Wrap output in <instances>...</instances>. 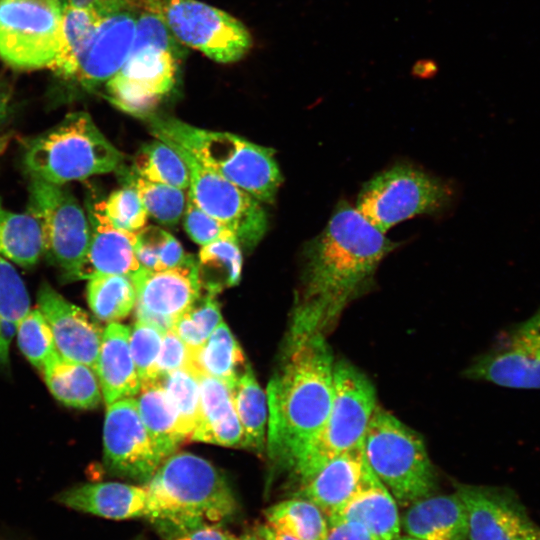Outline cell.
Returning a JSON list of instances; mask_svg holds the SVG:
<instances>
[{
  "mask_svg": "<svg viewBox=\"0 0 540 540\" xmlns=\"http://www.w3.org/2000/svg\"><path fill=\"white\" fill-rule=\"evenodd\" d=\"M398 245L341 200L325 228L302 249L301 288L290 338L325 335Z\"/></svg>",
  "mask_w": 540,
  "mask_h": 540,
  "instance_id": "6da1fadb",
  "label": "cell"
},
{
  "mask_svg": "<svg viewBox=\"0 0 540 540\" xmlns=\"http://www.w3.org/2000/svg\"><path fill=\"white\" fill-rule=\"evenodd\" d=\"M281 372L268 385L267 451L291 473L330 411L335 361L324 334L290 338Z\"/></svg>",
  "mask_w": 540,
  "mask_h": 540,
  "instance_id": "7a4b0ae2",
  "label": "cell"
},
{
  "mask_svg": "<svg viewBox=\"0 0 540 540\" xmlns=\"http://www.w3.org/2000/svg\"><path fill=\"white\" fill-rule=\"evenodd\" d=\"M161 0H151L140 12L127 59L104 85L105 97L123 112L143 118L176 90L186 56L168 29Z\"/></svg>",
  "mask_w": 540,
  "mask_h": 540,
  "instance_id": "3957f363",
  "label": "cell"
},
{
  "mask_svg": "<svg viewBox=\"0 0 540 540\" xmlns=\"http://www.w3.org/2000/svg\"><path fill=\"white\" fill-rule=\"evenodd\" d=\"M143 486L149 495L151 521L166 532L203 523L222 524L238 511L224 474L193 453H173Z\"/></svg>",
  "mask_w": 540,
  "mask_h": 540,
  "instance_id": "277c9868",
  "label": "cell"
},
{
  "mask_svg": "<svg viewBox=\"0 0 540 540\" xmlns=\"http://www.w3.org/2000/svg\"><path fill=\"white\" fill-rule=\"evenodd\" d=\"M152 134L189 152L205 168L243 189L261 203H272L282 174L271 148L229 132L196 127L175 117L143 118Z\"/></svg>",
  "mask_w": 540,
  "mask_h": 540,
  "instance_id": "5b68a950",
  "label": "cell"
},
{
  "mask_svg": "<svg viewBox=\"0 0 540 540\" xmlns=\"http://www.w3.org/2000/svg\"><path fill=\"white\" fill-rule=\"evenodd\" d=\"M123 161V154L83 111L68 114L33 139L24 154L31 177L58 185L119 171Z\"/></svg>",
  "mask_w": 540,
  "mask_h": 540,
  "instance_id": "8992f818",
  "label": "cell"
},
{
  "mask_svg": "<svg viewBox=\"0 0 540 540\" xmlns=\"http://www.w3.org/2000/svg\"><path fill=\"white\" fill-rule=\"evenodd\" d=\"M371 471L398 504L406 506L431 495L436 474L421 436L377 406L363 441Z\"/></svg>",
  "mask_w": 540,
  "mask_h": 540,
  "instance_id": "52a82bcc",
  "label": "cell"
},
{
  "mask_svg": "<svg viewBox=\"0 0 540 540\" xmlns=\"http://www.w3.org/2000/svg\"><path fill=\"white\" fill-rule=\"evenodd\" d=\"M377 406L369 378L349 362L335 361L330 411L292 472L300 484L335 457L363 444Z\"/></svg>",
  "mask_w": 540,
  "mask_h": 540,
  "instance_id": "ba28073f",
  "label": "cell"
},
{
  "mask_svg": "<svg viewBox=\"0 0 540 540\" xmlns=\"http://www.w3.org/2000/svg\"><path fill=\"white\" fill-rule=\"evenodd\" d=\"M453 190L442 179L409 164L386 169L361 188L356 209L379 231L399 222L447 208Z\"/></svg>",
  "mask_w": 540,
  "mask_h": 540,
  "instance_id": "9c48e42d",
  "label": "cell"
},
{
  "mask_svg": "<svg viewBox=\"0 0 540 540\" xmlns=\"http://www.w3.org/2000/svg\"><path fill=\"white\" fill-rule=\"evenodd\" d=\"M63 47L59 0H0V59L17 70L56 68Z\"/></svg>",
  "mask_w": 540,
  "mask_h": 540,
  "instance_id": "30bf717a",
  "label": "cell"
},
{
  "mask_svg": "<svg viewBox=\"0 0 540 540\" xmlns=\"http://www.w3.org/2000/svg\"><path fill=\"white\" fill-rule=\"evenodd\" d=\"M27 212L39 225L43 253L66 279L76 280L88 248L90 225L75 196L64 185L31 177Z\"/></svg>",
  "mask_w": 540,
  "mask_h": 540,
  "instance_id": "8fae6325",
  "label": "cell"
},
{
  "mask_svg": "<svg viewBox=\"0 0 540 540\" xmlns=\"http://www.w3.org/2000/svg\"><path fill=\"white\" fill-rule=\"evenodd\" d=\"M160 11L176 40L217 63L237 62L252 47V36L242 22L202 1L161 0Z\"/></svg>",
  "mask_w": 540,
  "mask_h": 540,
  "instance_id": "7c38bea8",
  "label": "cell"
},
{
  "mask_svg": "<svg viewBox=\"0 0 540 540\" xmlns=\"http://www.w3.org/2000/svg\"><path fill=\"white\" fill-rule=\"evenodd\" d=\"M173 147L186 162L190 184L188 195L208 215L227 226L236 236L241 249L253 250L268 229V216L255 197L205 168L189 152Z\"/></svg>",
  "mask_w": 540,
  "mask_h": 540,
  "instance_id": "4fadbf2b",
  "label": "cell"
},
{
  "mask_svg": "<svg viewBox=\"0 0 540 540\" xmlns=\"http://www.w3.org/2000/svg\"><path fill=\"white\" fill-rule=\"evenodd\" d=\"M471 380L520 390L540 389V306L506 327L464 371Z\"/></svg>",
  "mask_w": 540,
  "mask_h": 540,
  "instance_id": "5bb4252c",
  "label": "cell"
},
{
  "mask_svg": "<svg viewBox=\"0 0 540 540\" xmlns=\"http://www.w3.org/2000/svg\"><path fill=\"white\" fill-rule=\"evenodd\" d=\"M126 4L107 14L78 54L64 81L78 92H94L118 72L131 50L139 14L150 2Z\"/></svg>",
  "mask_w": 540,
  "mask_h": 540,
  "instance_id": "9a60e30c",
  "label": "cell"
},
{
  "mask_svg": "<svg viewBox=\"0 0 540 540\" xmlns=\"http://www.w3.org/2000/svg\"><path fill=\"white\" fill-rule=\"evenodd\" d=\"M135 290V317L162 332L174 324L196 304L201 296L197 260L192 255L177 266L151 272L144 268L131 277Z\"/></svg>",
  "mask_w": 540,
  "mask_h": 540,
  "instance_id": "2e32d148",
  "label": "cell"
},
{
  "mask_svg": "<svg viewBox=\"0 0 540 540\" xmlns=\"http://www.w3.org/2000/svg\"><path fill=\"white\" fill-rule=\"evenodd\" d=\"M104 465L110 474L145 484L163 462L143 425L134 398L107 406L103 428Z\"/></svg>",
  "mask_w": 540,
  "mask_h": 540,
  "instance_id": "e0dca14e",
  "label": "cell"
},
{
  "mask_svg": "<svg viewBox=\"0 0 540 540\" xmlns=\"http://www.w3.org/2000/svg\"><path fill=\"white\" fill-rule=\"evenodd\" d=\"M469 540H536L540 529L517 494L505 487L459 485Z\"/></svg>",
  "mask_w": 540,
  "mask_h": 540,
  "instance_id": "ac0fdd59",
  "label": "cell"
},
{
  "mask_svg": "<svg viewBox=\"0 0 540 540\" xmlns=\"http://www.w3.org/2000/svg\"><path fill=\"white\" fill-rule=\"evenodd\" d=\"M37 304L52 331L58 353L95 370L103 333L100 327L47 282L38 290Z\"/></svg>",
  "mask_w": 540,
  "mask_h": 540,
  "instance_id": "d6986e66",
  "label": "cell"
},
{
  "mask_svg": "<svg viewBox=\"0 0 540 540\" xmlns=\"http://www.w3.org/2000/svg\"><path fill=\"white\" fill-rule=\"evenodd\" d=\"M90 240L77 279L120 274L132 277L142 270L137 257V233L116 227L104 211V200L87 205Z\"/></svg>",
  "mask_w": 540,
  "mask_h": 540,
  "instance_id": "ffe728a7",
  "label": "cell"
},
{
  "mask_svg": "<svg viewBox=\"0 0 540 540\" xmlns=\"http://www.w3.org/2000/svg\"><path fill=\"white\" fill-rule=\"evenodd\" d=\"M55 500L70 509L113 520L152 519L145 487L121 482H96L73 486Z\"/></svg>",
  "mask_w": 540,
  "mask_h": 540,
  "instance_id": "44dd1931",
  "label": "cell"
},
{
  "mask_svg": "<svg viewBox=\"0 0 540 540\" xmlns=\"http://www.w3.org/2000/svg\"><path fill=\"white\" fill-rule=\"evenodd\" d=\"M368 467L362 444L326 463L300 484L294 497L311 501L328 518L357 491Z\"/></svg>",
  "mask_w": 540,
  "mask_h": 540,
  "instance_id": "7402d4cb",
  "label": "cell"
},
{
  "mask_svg": "<svg viewBox=\"0 0 540 540\" xmlns=\"http://www.w3.org/2000/svg\"><path fill=\"white\" fill-rule=\"evenodd\" d=\"M327 521L328 524L357 522L375 540H395L400 536L397 502L370 467L357 491Z\"/></svg>",
  "mask_w": 540,
  "mask_h": 540,
  "instance_id": "603a6c76",
  "label": "cell"
},
{
  "mask_svg": "<svg viewBox=\"0 0 540 540\" xmlns=\"http://www.w3.org/2000/svg\"><path fill=\"white\" fill-rule=\"evenodd\" d=\"M408 536L421 540H468L465 505L457 492L426 496L408 505L400 521Z\"/></svg>",
  "mask_w": 540,
  "mask_h": 540,
  "instance_id": "cb8c5ba5",
  "label": "cell"
},
{
  "mask_svg": "<svg viewBox=\"0 0 540 540\" xmlns=\"http://www.w3.org/2000/svg\"><path fill=\"white\" fill-rule=\"evenodd\" d=\"M130 327L112 322L102 333L95 372L106 405L133 398L141 389V381L133 361Z\"/></svg>",
  "mask_w": 540,
  "mask_h": 540,
  "instance_id": "d4e9b609",
  "label": "cell"
},
{
  "mask_svg": "<svg viewBox=\"0 0 540 540\" xmlns=\"http://www.w3.org/2000/svg\"><path fill=\"white\" fill-rule=\"evenodd\" d=\"M200 387V420L191 439L220 446H240L243 429L232 391L221 380L196 375Z\"/></svg>",
  "mask_w": 540,
  "mask_h": 540,
  "instance_id": "484cf974",
  "label": "cell"
},
{
  "mask_svg": "<svg viewBox=\"0 0 540 540\" xmlns=\"http://www.w3.org/2000/svg\"><path fill=\"white\" fill-rule=\"evenodd\" d=\"M51 394L62 404L92 409L101 401V388L93 368L54 355L41 369Z\"/></svg>",
  "mask_w": 540,
  "mask_h": 540,
  "instance_id": "4316f807",
  "label": "cell"
},
{
  "mask_svg": "<svg viewBox=\"0 0 540 540\" xmlns=\"http://www.w3.org/2000/svg\"><path fill=\"white\" fill-rule=\"evenodd\" d=\"M136 401L143 425L164 461L186 440L175 407L161 381L142 385Z\"/></svg>",
  "mask_w": 540,
  "mask_h": 540,
  "instance_id": "83f0119b",
  "label": "cell"
},
{
  "mask_svg": "<svg viewBox=\"0 0 540 540\" xmlns=\"http://www.w3.org/2000/svg\"><path fill=\"white\" fill-rule=\"evenodd\" d=\"M62 11L63 47L61 63L72 65L99 22L126 4L149 0H59Z\"/></svg>",
  "mask_w": 540,
  "mask_h": 540,
  "instance_id": "f1b7e54d",
  "label": "cell"
},
{
  "mask_svg": "<svg viewBox=\"0 0 540 540\" xmlns=\"http://www.w3.org/2000/svg\"><path fill=\"white\" fill-rule=\"evenodd\" d=\"M244 355L225 322H221L206 342L192 352L191 372L221 380L232 391L243 366Z\"/></svg>",
  "mask_w": 540,
  "mask_h": 540,
  "instance_id": "f546056e",
  "label": "cell"
},
{
  "mask_svg": "<svg viewBox=\"0 0 540 540\" xmlns=\"http://www.w3.org/2000/svg\"><path fill=\"white\" fill-rule=\"evenodd\" d=\"M235 409L243 429L240 447L263 454L266 447L267 398L251 366L245 365L232 390Z\"/></svg>",
  "mask_w": 540,
  "mask_h": 540,
  "instance_id": "4dcf8cb0",
  "label": "cell"
},
{
  "mask_svg": "<svg viewBox=\"0 0 540 540\" xmlns=\"http://www.w3.org/2000/svg\"><path fill=\"white\" fill-rule=\"evenodd\" d=\"M43 253L39 225L30 213L6 209L0 199V254L24 267L34 266Z\"/></svg>",
  "mask_w": 540,
  "mask_h": 540,
  "instance_id": "1f68e13d",
  "label": "cell"
},
{
  "mask_svg": "<svg viewBox=\"0 0 540 540\" xmlns=\"http://www.w3.org/2000/svg\"><path fill=\"white\" fill-rule=\"evenodd\" d=\"M242 249L237 239H219L201 247L197 270L201 288L213 294L239 283Z\"/></svg>",
  "mask_w": 540,
  "mask_h": 540,
  "instance_id": "d6a6232c",
  "label": "cell"
},
{
  "mask_svg": "<svg viewBox=\"0 0 540 540\" xmlns=\"http://www.w3.org/2000/svg\"><path fill=\"white\" fill-rule=\"evenodd\" d=\"M264 516L269 526L299 540H324L328 531L327 518L320 508L299 497L269 506Z\"/></svg>",
  "mask_w": 540,
  "mask_h": 540,
  "instance_id": "836d02e7",
  "label": "cell"
},
{
  "mask_svg": "<svg viewBox=\"0 0 540 540\" xmlns=\"http://www.w3.org/2000/svg\"><path fill=\"white\" fill-rule=\"evenodd\" d=\"M87 300L97 319L112 323L124 319L134 309L136 290L129 276L96 275L88 279Z\"/></svg>",
  "mask_w": 540,
  "mask_h": 540,
  "instance_id": "e575fe53",
  "label": "cell"
},
{
  "mask_svg": "<svg viewBox=\"0 0 540 540\" xmlns=\"http://www.w3.org/2000/svg\"><path fill=\"white\" fill-rule=\"evenodd\" d=\"M132 171L155 183L187 190L189 170L180 154L164 141L157 139L141 146L133 160Z\"/></svg>",
  "mask_w": 540,
  "mask_h": 540,
  "instance_id": "d590c367",
  "label": "cell"
},
{
  "mask_svg": "<svg viewBox=\"0 0 540 540\" xmlns=\"http://www.w3.org/2000/svg\"><path fill=\"white\" fill-rule=\"evenodd\" d=\"M122 176L125 184L136 190L149 216L165 226L179 223L186 207L185 190L148 181L132 170L123 172Z\"/></svg>",
  "mask_w": 540,
  "mask_h": 540,
  "instance_id": "8d00e7d4",
  "label": "cell"
},
{
  "mask_svg": "<svg viewBox=\"0 0 540 540\" xmlns=\"http://www.w3.org/2000/svg\"><path fill=\"white\" fill-rule=\"evenodd\" d=\"M161 382L175 407L182 434L186 440L191 439L200 420V387L196 375L178 369L167 374Z\"/></svg>",
  "mask_w": 540,
  "mask_h": 540,
  "instance_id": "74e56055",
  "label": "cell"
},
{
  "mask_svg": "<svg viewBox=\"0 0 540 540\" xmlns=\"http://www.w3.org/2000/svg\"><path fill=\"white\" fill-rule=\"evenodd\" d=\"M136 257L145 270L159 272L180 264L186 254L179 241L157 226L137 232Z\"/></svg>",
  "mask_w": 540,
  "mask_h": 540,
  "instance_id": "f35d334b",
  "label": "cell"
},
{
  "mask_svg": "<svg viewBox=\"0 0 540 540\" xmlns=\"http://www.w3.org/2000/svg\"><path fill=\"white\" fill-rule=\"evenodd\" d=\"M16 333L21 352L40 370L58 353L52 331L38 308L30 309L19 321Z\"/></svg>",
  "mask_w": 540,
  "mask_h": 540,
  "instance_id": "ab89813d",
  "label": "cell"
},
{
  "mask_svg": "<svg viewBox=\"0 0 540 540\" xmlns=\"http://www.w3.org/2000/svg\"><path fill=\"white\" fill-rule=\"evenodd\" d=\"M221 322L216 294L206 292L205 296L199 298L192 309L174 324L172 330L194 352L206 342Z\"/></svg>",
  "mask_w": 540,
  "mask_h": 540,
  "instance_id": "60d3db41",
  "label": "cell"
},
{
  "mask_svg": "<svg viewBox=\"0 0 540 540\" xmlns=\"http://www.w3.org/2000/svg\"><path fill=\"white\" fill-rule=\"evenodd\" d=\"M164 332L157 327L137 321L130 327L129 344L141 386L160 381L156 372Z\"/></svg>",
  "mask_w": 540,
  "mask_h": 540,
  "instance_id": "b9f144b4",
  "label": "cell"
},
{
  "mask_svg": "<svg viewBox=\"0 0 540 540\" xmlns=\"http://www.w3.org/2000/svg\"><path fill=\"white\" fill-rule=\"evenodd\" d=\"M104 211L113 225L135 233L146 226L149 217L136 190L126 184L104 200Z\"/></svg>",
  "mask_w": 540,
  "mask_h": 540,
  "instance_id": "7bdbcfd3",
  "label": "cell"
},
{
  "mask_svg": "<svg viewBox=\"0 0 540 540\" xmlns=\"http://www.w3.org/2000/svg\"><path fill=\"white\" fill-rule=\"evenodd\" d=\"M30 309L29 294L22 278L0 254V318L18 324Z\"/></svg>",
  "mask_w": 540,
  "mask_h": 540,
  "instance_id": "ee69618b",
  "label": "cell"
},
{
  "mask_svg": "<svg viewBox=\"0 0 540 540\" xmlns=\"http://www.w3.org/2000/svg\"><path fill=\"white\" fill-rule=\"evenodd\" d=\"M183 216L187 234L201 246L219 239H237L227 226L199 208L188 194Z\"/></svg>",
  "mask_w": 540,
  "mask_h": 540,
  "instance_id": "f6af8a7d",
  "label": "cell"
},
{
  "mask_svg": "<svg viewBox=\"0 0 540 540\" xmlns=\"http://www.w3.org/2000/svg\"><path fill=\"white\" fill-rule=\"evenodd\" d=\"M192 351L171 329L164 333L156 364L158 379L161 381L167 374L178 369L191 372Z\"/></svg>",
  "mask_w": 540,
  "mask_h": 540,
  "instance_id": "bcb514c9",
  "label": "cell"
},
{
  "mask_svg": "<svg viewBox=\"0 0 540 540\" xmlns=\"http://www.w3.org/2000/svg\"><path fill=\"white\" fill-rule=\"evenodd\" d=\"M169 540H238L239 537L224 529L221 524L203 523L167 532Z\"/></svg>",
  "mask_w": 540,
  "mask_h": 540,
  "instance_id": "7dc6e473",
  "label": "cell"
},
{
  "mask_svg": "<svg viewBox=\"0 0 540 540\" xmlns=\"http://www.w3.org/2000/svg\"><path fill=\"white\" fill-rule=\"evenodd\" d=\"M324 540H375L364 526L357 522L328 524Z\"/></svg>",
  "mask_w": 540,
  "mask_h": 540,
  "instance_id": "c3c4849f",
  "label": "cell"
},
{
  "mask_svg": "<svg viewBox=\"0 0 540 540\" xmlns=\"http://www.w3.org/2000/svg\"><path fill=\"white\" fill-rule=\"evenodd\" d=\"M16 331V323L0 318V368H7L9 364L10 345Z\"/></svg>",
  "mask_w": 540,
  "mask_h": 540,
  "instance_id": "681fc988",
  "label": "cell"
},
{
  "mask_svg": "<svg viewBox=\"0 0 540 540\" xmlns=\"http://www.w3.org/2000/svg\"><path fill=\"white\" fill-rule=\"evenodd\" d=\"M439 70L438 63L430 58H423L417 60L412 66L411 73L417 78H432Z\"/></svg>",
  "mask_w": 540,
  "mask_h": 540,
  "instance_id": "f907efd6",
  "label": "cell"
},
{
  "mask_svg": "<svg viewBox=\"0 0 540 540\" xmlns=\"http://www.w3.org/2000/svg\"><path fill=\"white\" fill-rule=\"evenodd\" d=\"M255 530L262 540H299L289 534L275 530L267 523L257 526Z\"/></svg>",
  "mask_w": 540,
  "mask_h": 540,
  "instance_id": "816d5d0a",
  "label": "cell"
},
{
  "mask_svg": "<svg viewBox=\"0 0 540 540\" xmlns=\"http://www.w3.org/2000/svg\"><path fill=\"white\" fill-rule=\"evenodd\" d=\"M10 105V95L8 91L0 86V126L7 117Z\"/></svg>",
  "mask_w": 540,
  "mask_h": 540,
  "instance_id": "f5cc1de1",
  "label": "cell"
},
{
  "mask_svg": "<svg viewBox=\"0 0 540 540\" xmlns=\"http://www.w3.org/2000/svg\"><path fill=\"white\" fill-rule=\"evenodd\" d=\"M238 540H262L256 530L245 531Z\"/></svg>",
  "mask_w": 540,
  "mask_h": 540,
  "instance_id": "db71d44e",
  "label": "cell"
},
{
  "mask_svg": "<svg viewBox=\"0 0 540 540\" xmlns=\"http://www.w3.org/2000/svg\"><path fill=\"white\" fill-rule=\"evenodd\" d=\"M395 540H421V539H417L411 536H402V537L399 536Z\"/></svg>",
  "mask_w": 540,
  "mask_h": 540,
  "instance_id": "11a10c76",
  "label": "cell"
},
{
  "mask_svg": "<svg viewBox=\"0 0 540 540\" xmlns=\"http://www.w3.org/2000/svg\"><path fill=\"white\" fill-rule=\"evenodd\" d=\"M133 540H145V539L142 536H139V537H137V538H135Z\"/></svg>",
  "mask_w": 540,
  "mask_h": 540,
  "instance_id": "9f6ffc18",
  "label": "cell"
},
{
  "mask_svg": "<svg viewBox=\"0 0 540 540\" xmlns=\"http://www.w3.org/2000/svg\"><path fill=\"white\" fill-rule=\"evenodd\" d=\"M536 540H540V533H539V535H538V537H537V539H536Z\"/></svg>",
  "mask_w": 540,
  "mask_h": 540,
  "instance_id": "6f0895ef",
  "label": "cell"
}]
</instances>
